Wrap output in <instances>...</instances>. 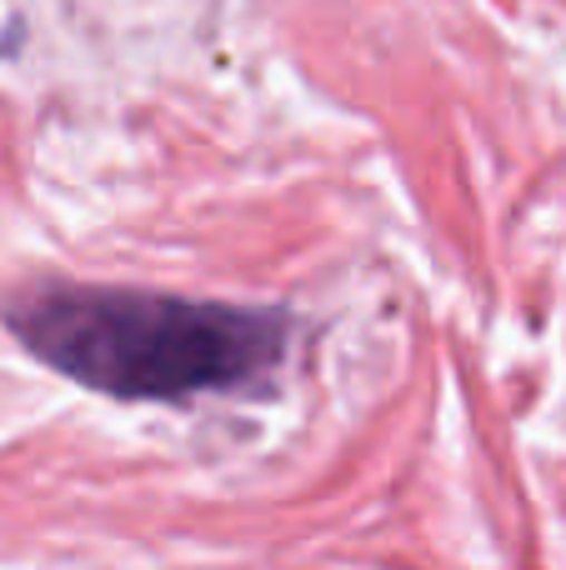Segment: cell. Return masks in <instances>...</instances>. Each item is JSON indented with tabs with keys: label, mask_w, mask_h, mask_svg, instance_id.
Segmentation results:
<instances>
[{
	"label": "cell",
	"mask_w": 566,
	"mask_h": 570,
	"mask_svg": "<svg viewBox=\"0 0 566 570\" xmlns=\"http://www.w3.org/2000/svg\"><path fill=\"white\" fill-rule=\"evenodd\" d=\"M0 321L40 365L116 401H191L266 381L291 341L276 311L76 281L6 295Z\"/></svg>",
	"instance_id": "6da1fadb"
}]
</instances>
